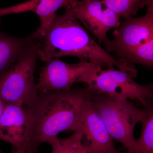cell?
I'll use <instances>...</instances> for the list:
<instances>
[{
	"label": "cell",
	"mask_w": 153,
	"mask_h": 153,
	"mask_svg": "<svg viewBox=\"0 0 153 153\" xmlns=\"http://www.w3.org/2000/svg\"><path fill=\"white\" fill-rule=\"evenodd\" d=\"M146 113L141 123V133L130 150L133 153H153V109L152 105L146 107Z\"/></svg>",
	"instance_id": "obj_13"
},
{
	"label": "cell",
	"mask_w": 153,
	"mask_h": 153,
	"mask_svg": "<svg viewBox=\"0 0 153 153\" xmlns=\"http://www.w3.org/2000/svg\"><path fill=\"white\" fill-rule=\"evenodd\" d=\"M0 140L13 149L36 153L40 146L36 136V124L25 108L6 104L0 118Z\"/></svg>",
	"instance_id": "obj_6"
},
{
	"label": "cell",
	"mask_w": 153,
	"mask_h": 153,
	"mask_svg": "<svg viewBox=\"0 0 153 153\" xmlns=\"http://www.w3.org/2000/svg\"><path fill=\"white\" fill-rule=\"evenodd\" d=\"M123 60L133 64L138 63L148 67L153 66V38L127 54Z\"/></svg>",
	"instance_id": "obj_16"
},
{
	"label": "cell",
	"mask_w": 153,
	"mask_h": 153,
	"mask_svg": "<svg viewBox=\"0 0 153 153\" xmlns=\"http://www.w3.org/2000/svg\"><path fill=\"white\" fill-rule=\"evenodd\" d=\"M91 101L85 105L69 131L82 133L87 141L84 144L88 153H120L115 147L113 139Z\"/></svg>",
	"instance_id": "obj_10"
},
{
	"label": "cell",
	"mask_w": 153,
	"mask_h": 153,
	"mask_svg": "<svg viewBox=\"0 0 153 153\" xmlns=\"http://www.w3.org/2000/svg\"><path fill=\"white\" fill-rule=\"evenodd\" d=\"M101 2L114 12L119 18L131 17L153 0H101Z\"/></svg>",
	"instance_id": "obj_15"
},
{
	"label": "cell",
	"mask_w": 153,
	"mask_h": 153,
	"mask_svg": "<svg viewBox=\"0 0 153 153\" xmlns=\"http://www.w3.org/2000/svg\"><path fill=\"white\" fill-rule=\"evenodd\" d=\"M73 0H31L12 7L13 13L32 11L41 21L40 27L33 34L35 40H43L50 26L57 16L56 12L60 8L66 9Z\"/></svg>",
	"instance_id": "obj_11"
},
{
	"label": "cell",
	"mask_w": 153,
	"mask_h": 153,
	"mask_svg": "<svg viewBox=\"0 0 153 153\" xmlns=\"http://www.w3.org/2000/svg\"><path fill=\"white\" fill-rule=\"evenodd\" d=\"M147 6L145 16L126 19L114 32L113 39L105 41L107 52H114L123 59L128 52L153 38V1Z\"/></svg>",
	"instance_id": "obj_7"
},
{
	"label": "cell",
	"mask_w": 153,
	"mask_h": 153,
	"mask_svg": "<svg viewBox=\"0 0 153 153\" xmlns=\"http://www.w3.org/2000/svg\"><path fill=\"white\" fill-rule=\"evenodd\" d=\"M41 45L36 40L13 65L0 74V97L6 104L25 107L38 97L34 74Z\"/></svg>",
	"instance_id": "obj_3"
},
{
	"label": "cell",
	"mask_w": 153,
	"mask_h": 153,
	"mask_svg": "<svg viewBox=\"0 0 153 153\" xmlns=\"http://www.w3.org/2000/svg\"><path fill=\"white\" fill-rule=\"evenodd\" d=\"M82 82L90 90L120 99L136 100L144 105H150L153 97V85L138 84L126 72L114 67L102 69L96 67L85 74Z\"/></svg>",
	"instance_id": "obj_5"
},
{
	"label": "cell",
	"mask_w": 153,
	"mask_h": 153,
	"mask_svg": "<svg viewBox=\"0 0 153 153\" xmlns=\"http://www.w3.org/2000/svg\"><path fill=\"white\" fill-rule=\"evenodd\" d=\"M36 41L32 35L18 38L7 36L0 31V74L13 65Z\"/></svg>",
	"instance_id": "obj_12"
},
{
	"label": "cell",
	"mask_w": 153,
	"mask_h": 153,
	"mask_svg": "<svg viewBox=\"0 0 153 153\" xmlns=\"http://www.w3.org/2000/svg\"><path fill=\"white\" fill-rule=\"evenodd\" d=\"M0 153H3L0 150ZM11 153H29L26 151L22 150L17 149H13V151Z\"/></svg>",
	"instance_id": "obj_18"
},
{
	"label": "cell",
	"mask_w": 153,
	"mask_h": 153,
	"mask_svg": "<svg viewBox=\"0 0 153 153\" xmlns=\"http://www.w3.org/2000/svg\"><path fill=\"white\" fill-rule=\"evenodd\" d=\"M91 105L106 127L113 139L132 150L136 139L134 132L137 124L141 123L146 108L140 109L127 100L96 93Z\"/></svg>",
	"instance_id": "obj_4"
},
{
	"label": "cell",
	"mask_w": 153,
	"mask_h": 153,
	"mask_svg": "<svg viewBox=\"0 0 153 153\" xmlns=\"http://www.w3.org/2000/svg\"><path fill=\"white\" fill-rule=\"evenodd\" d=\"M6 104V103L3 101V100L0 97V118L1 117L4 109Z\"/></svg>",
	"instance_id": "obj_17"
},
{
	"label": "cell",
	"mask_w": 153,
	"mask_h": 153,
	"mask_svg": "<svg viewBox=\"0 0 153 153\" xmlns=\"http://www.w3.org/2000/svg\"><path fill=\"white\" fill-rule=\"evenodd\" d=\"M65 10L63 15L57 16L43 39L38 54L42 61L47 63L64 56H74L101 68L116 66L132 77L137 76L133 64L111 56L82 28L70 10Z\"/></svg>",
	"instance_id": "obj_1"
},
{
	"label": "cell",
	"mask_w": 153,
	"mask_h": 153,
	"mask_svg": "<svg viewBox=\"0 0 153 153\" xmlns=\"http://www.w3.org/2000/svg\"><path fill=\"white\" fill-rule=\"evenodd\" d=\"M124 153H132V152L130 150H128V151H127V152H125Z\"/></svg>",
	"instance_id": "obj_19"
},
{
	"label": "cell",
	"mask_w": 153,
	"mask_h": 153,
	"mask_svg": "<svg viewBox=\"0 0 153 153\" xmlns=\"http://www.w3.org/2000/svg\"><path fill=\"white\" fill-rule=\"evenodd\" d=\"M96 93L87 86L38 93L35 101L24 108L35 121L39 144L69 130Z\"/></svg>",
	"instance_id": "obj_2"
},
{
	"label": "cell",
	"mask_w": 153,
	"mask_h": 153,
	"mask_svg": "<svg viewBox=\"0 0 153 153\" xmlns=\"http://www.w3.org/2000/svg\"><path fill=\"white\" fill-rule=\"evenodd\" d=\"M96 67L86 61L69 64L59 59L50 60L41 68L36 84L38 93L69 89L75 82H82L85 74Z\"/></svg>",
	"instance_id": "obj_9"
},
{
	"label": "cell",
	"mask_w": 153,
	"mask_h": 153,
	"mask_svg": "<svg viewBox=\"0 0 153 153\" xmlns=\"http://www.w3.org/2000/svg\"><path fill=\"white\" fill-rule=\"evenodd\" d=\"M69 9L77 20L97 38L100 43L107 41L108 32L118 28L120 18L101 0H73L65 9Z\"/></svg>",
	"instance_id": "obj_8"
},
{
	"label": "cell",
	"mask_w": 153,
	"mask_h": 153,
	"mask_svg": "<svg viewBox=\"0 0 153 153\" xmlns=\"http://www.w3.org/2000/svg\"><path fill=\"white\" fill-rule=\"evenodd\" d=\"M83 140L82 133L75 131L66 138H53L48 143L52 147V153H88Z\"/></svg>",
	"instance_id": "obj_14"
}]
</instances>
